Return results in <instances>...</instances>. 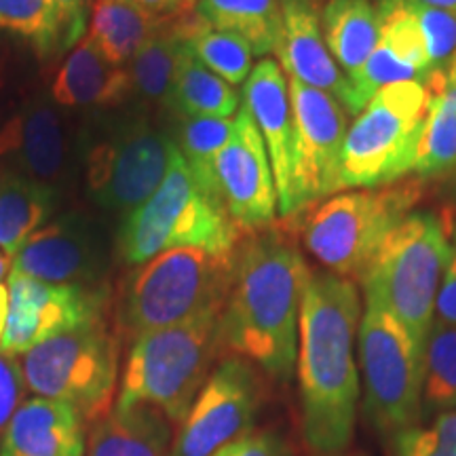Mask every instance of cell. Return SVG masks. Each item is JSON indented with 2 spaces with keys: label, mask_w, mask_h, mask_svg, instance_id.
Returning a JSON list of instances; mask_svg holds the SVG:
<instances>
[{
  "label": "cell",
  "mask_w": 456,
  "mask_h": 456,
  "mask_svg": "<svg viewBox=\"0 0 456 456\" xmlns=\"http://www.w3.org/2000/svg\"><path fill=\"white\" fill-rule=\"evenodd\" d=\"M309 275L294 228L271 224L245 232L220 313V349L256 363L279 383L289 380Z\"/></svg>",
  "instance_id": "6da1fadb"
},
{
  "label": "cell",
  "mask_w": 456,
  "mask_h": 456,
  "mask_svg": "<svg viewBox=\"0 0 456 456\" xmlns=\"http://www.w3.org/2000/svg\"><path fill=\"white\" fill-rule=\"evenodd\" d=\"M362 298L355 281L311 271L298 317V395L302 436L313 454L349 450L355 431L359 370L355 338Z\"/></svg>",
  "instance_id": "7a4b0ae2"
},
{
  "label": "cell",
  "mask_w": 456,
  "mask_h": 456,
  "mask_svg": "<svg viewBox=\"0 0 456 456\" xmlns=\"http://www.w3.org/2000/svg\"><path fill=\"white\" fill-rule=\"evenodd\" d=\"M450 260V212H412L391 228L368 265L362 283L423 346L436 322V302Z\"/></svg>",
  "instance_id": "3957f363"
},
{
  "label": "cell",
  "mask_w": 456,
  "mask_h": 456,
  "mask_svg": "<svg viewBox=\"0 0 456 456\" xmlns=\"http://www.w3.org/2000/svg\"><path fill=\"white\" fill-rule=\"evenodd\" d=\"M243 235L220 199L199 184L182 152L175 151L157 191L123 218L118 254L127 265H144L178 248L232 254Z\"/></svg>",
  "instance_id": "277c9868"
},
{
  "label": "cell",
  "mask_w": 456,
  "mask_h": 456,
  "mask_svg": "<svg viewBox=\"0 0 456 456\" xmlns=\"http://www.w3.org/2000/svg\"><path fill=\"white\" fill-rule=\"evenodd\" d=\"M220 313H203L178 326L142 334L131 342L117 408L151 406L169 423H182L222 351Z\"/></svg>",
  "instance_id": "5b68a950"
},
{
  "label": "cell",
  "mask_w": 456,
  "mask_h": 456,
  "mask_svg": "<svg viewBox=\"0 0 456 456\" xmlns=\"http://www.w3.org/2000/svg\"><path fill=\"white\" fill-rule=\"evenodd\" d=\"M423 192L419 175L389 186L338 192L298 212V237L326 271L357 283L391 228L412 212Z\"/></svg>",
  "instance_id": "8992f818"
},
{
  "label": "cell",
  "mask_w": 456,
  "mask_h": 456,
  "mask_svg": "<svg viewBox=\"0 0 456 456\" xmlns=\"http://www.w3.org/2000/svg\"><path fill=\"white\" fill-rule=\"evenodd\" d=\"M235 252L178 248L144 262L125 283L118 323L131 338L222 311L232 283Z\"/></svg>",
  "instance_id": "52a82bcc"
},
{
  "label": "cell",
  "mask_w": 456,
  "mask_h": 456,
  "mask_svg": "<svg viewBox=\"0 0 456 456\" xmlns=\"http://www.w3.org/2000/svg\"><path fill=\"white\" fill-rule=\"evenodd\" d=\"M429 106L427 78L380 89L346 131L340 188L389 186L414 171Z\"/></svg>",
  "instance_id": "ba28073f"
},
{
  "label": "cell",
  "mask_w": 456,
  "mask_h": 456,
  "mask_svg": "<svg viewBox=\"0 0 456 456\" xmlns=\"http://www.w3.org/2000/svg\"><path fill=\"white\" fill-rule=\"evenodd\" d=\"M21 370L38 397L68 403L85 420H100L110 412L117 391V338L104 317H95L26 353Z\"/></svg>",
  "instance_id": "9c48e42d"
},
{
  "label": "cell",
  "mask_w": 456,
  "mask_h": 456,
  "mask_svg": "<svg viewBox=\"0 0 456 456\" xmlns=\"http://www.w3.org/2000/svg\"><path fill=\"white\" fill-rule=\"evenodd\" d=\"M357 338L370 423L385 436L419 425L423 416V346L376 302H366Z\"/></svg>",
  "instance_id": "30bf717a"
},
{
  "label": "cell",
  "mask_w": 456,
  "mask_h": 456,
  "mask_svg": "<svg viewBox=\"0 0 456 456\" xmlns=\"http://www.w3.org/2000/svg\"><path fill=\"white\" fill-rule=\"evenodd\" d=\"M175 151V142L146 118H123L87 148L85 175L91 195L125 218L157 191Z\"/></svg>",
  "instance_id": "8fae6325"
},
{
  "label": "cell",
  "mask_w": 456,
  "mask_h": 456,
  "mask_svg": "<svg viewBox=\"0 0 456 456\" xmlns=\"http://www.w3.org/2000/svg\"><path fill=\"white\" fill-rule=\"evenodd\" d=\"M289 81L292 102V209L338 195L340 161L346 138V110L326 91Z\"/></svg>",
  "instance_id": "7c38bea8"
},
{
  "label": "cell",
  "mask_w": 456,
  "mask_h": 456,
  "mask_svg": "<svg viewBox=\"0 0 456 456\" xmlns=\"http://www.w3.org/2000/svg\"><path fill=\"white\" fill-rule=\"evenodd\" d=\"M262 402V380L252 362L231 355L205 380L180 431L171 456H216L254 429Z\"/></svg>",
  "instance_id": "4fadbf2b"
},
{
  "label": "cell",
  "mask_w": 456,
  "mask_h": 456,
  "mask_svg": "<svg viewBox=\"0 0 456 456\" xmlns=\"http://www.w3.org/2000/svg\"><path fill=\"white\" fill-rule=\"evenodd\" d=\"M9 313L0 353L26 355L55 336L102 317L100 292L85 285H57L9 273Z\"/></svg>",
  "instance_id": "5bb4252c"
},
{
  "label": "cell",
  "mask_w": 456,
  "mask_h": 456,
  "mask_svg": "<svg viewBox=\"0 0 456 456\" xmlns=\"http://www.w3.org/2000/svg\"><path fill=\"white\" fill-rule=\"evenodd\" d=\"M216 188L231 220L243 232L271 226L279 209L273 169L258 127L245 106L214 163Z\"/></svg>",
  "instance_id": "9a60e30c"
},
{
  "label": "cell",
  "mask_w": 456,
  "mask_h": 456,
  "mask_svg": "<svg viewBox=\"0 0 456 456\" xmlns=\"http://www.w3.org/2000/svg\"><path fill=\"white\" fill-rule=\"evenodd\" d=\"M106 271V245L98 226L78 214L49 222L11 260V273L57 285L95 283Z\"/></svg>",
  "instance_id": "2e32d148"
},
{
  "label": "cell",
  "mask_w": 456,
  "mask_h": 456,
  "mask_svg": "<svg viewBox=\"0 0 456 456\" xmlns=\"http://www.w3.org/2000/svg\"><path fill=\"white\" fill-rule=\"evenodd\" d=\"M0 161L4 171L55 188L64 184L74 163L70 131L49 100H34L0 129Z\"/></svg>",
  "instance_id": "e0dca14e"
},
{
  "label": "cell",
  "mask_w": 456,
  "mask_h": 456,
  "mask_svg": "<svg viewBox=\"0 0 456 456\" xmlns=\"http://www.w3.org/2000/svg\"><path fill=\"white\" fill-rule=\"evenodd\" d=\"M243 106L252 114L265 140L275 178L279 214L292 218V102L289 81L273 57H262L243 85Z\"/></svg>",
  "instance_id": "ac0fdd59"
},
{
  "label": "cell",
  "mask_w": 456,
  "mask_h": 456,
  "mask_svg": "<svg viewBox=\"0 0 456 456\" xmlns=\"http://www.w3.org/2000/svg\"><path fill=\"white\" fill-rule=\"evenodd\" d=\"M281 32L275 47L279 66L289 78L326 91L342 108L349 98V81L330 55L322 28L323 0H279Z\"/></svg>",
  "instance_id": "d6986e66"
},
{
  "label": "cell",
  "mask_w": 456,
  "mask_h": 456,
  "mask_svg": "<svg viewBox=\"0 0 456 456\" xmlns=\"http://www.w3.org/2000/svg\"><path fill=\"white\" fill-rule=\"evenodd\" d=\"M81 416L47 397L21 402L0 442V456H85Z\"/></svg>",
  "instance_id": "ffe728a7"
},
{
  "label": "cell",
  "mask_w": 456,
  "mask_h": 456,
  "mask_svg": "<svg viewBox=\"0 0 456 456\" xmlns=\"http://www.w3.org/2000/svg\"><path fill=\"white\" fill-rule=\"evenodd\" d=\"M127 95H131L127 68L112 64L89 37L72 49L51 85V100L72 108L117 106Z\"/></svg>",
  "instance_id": "44dd1931"
},
{
  "label": "cell",
  "mask_w": 456,
  "mask_h": 456,
  "mask_svg": "<svg viewBox=\"0 0 456 456\" xmlns=\"http://www.w3.org/2000/svg\"><path fill=\"white\" fill-rule=\"evenodd\" d=\"M169 420L151 406L114 408L94 427L87 456H171Z\"/></svg>",
  "instance_id": "7402d4cb"
},
{
  "label": "cell",
  "mask_w": 456,
  "mask_h": 456,
  "mask_svg": "<svg viewBox=\"0 0 456 456\" xmlns=\"http://www.w3.org/2000/svg\"><path fill=\"white\" fill-rule=\"evenodd\" d=\"M192 11L195 7L171 13L165 24L148 38L144 47L131 57L127 64L131 94L146 102L167 104L178 66L188 51L186 26Z\"/></svg>",
  "instance_id": "603a6c76"
},
{
  "label": "cell",
  "mask_w": 456,
  "mask_h": 456,
  "mask_svg": "<svg viewBox=\"0 0 456 456\" xmlns=\"http://www.w3.org/2000/svg\"><path fill=\"white\" fill-rule=\"evenodd\" d=\"M427 83L431 106L414 165L420 180L456 174V55L446 70L431 72Z\"/></svg>",
  "instance_id": "cb8c5ba5"
},
{
  "label": "cell",
  "mask_w": 456,
  "mask_h": 456,
  "mask_svg": "<svg viewBox=\"0 0 456 456\" xmlns=\"http://www.w3.org/2000/svg\"><path fill=\"white\" fill-rule=\"evenodd\" d=\"M167 17L152 13L138 0H91L87 37L112 64L127 66Z\"/></svg>",
  "instance_id": "d4e9b609"
},
{
  "label": "cell",
  "mask_w": 456,
  "mask_h": 456,
  "mask_svg": "<svg viewBox=\"0 0 456 456\" xmlns=\"http://www.w3.org/2000/svg\"><path fill=\"white\" fill-rule=\"evenodd\" d=\"M57 208V191L15 171H0V249L13 256Z\"/></svg>",
  "instance_id": "484cf974"
},
{
  "label": "cell",
  "mask_w": 456,
  "mask_h": 456,
  "mask_svg": "<svg viewBox=\"0 0 456 456\" xmlns=\"http://www.w3.org/2000/svg\"><path fill=\"white\" fill-rule=\"evenodd\" d=\"M322 28L330 55L346 77L366 64L379 43V13L372 0H328Z\"/></svg>",
  "instance_id": "4316f807"
},
{
  "label": "cell",
  "mask_w": 456,
  "mask_h": 456,
  "mask_svg": "<svg viewBox=\"0 0 456 456\" xmlns=\"http://www.w3.org/2000/svg\"><path fill=\"white\" fill-rule=\"evenodd\" d=\"M195 13L216 30L241 37L254 55L275 53L281 32L279 0H197Z\"/></svg>",
  "instance_id": "83f0119b"
},
{
  "label": "cell",
  "mask_w": 456,
  "mask_h": 456,
  "mask_svg": "<svg viewBox=\"0 0 456 456\" xmlns=\"http://www.w3.org/2000/svg\"><path fill=\"white\" fill-rule=\"evenodd\" d=\"M167 106L180 117L232 118L239 112V94L224 78L186 51L182 57Z\"/></svg>",
  "instance_id": "f1b7e54d"
},
{
  "label": "cell",
  "mask_w": 456,
  "mask_h": 456,
  "mask_svg": "<svg viewBox=\"0 0 456 456\" xmlns=\"http://www.w3.org/2000/svg\"><path fill=\"white\" fill-rule=\"evenodd\" d=\"M186 49L228 85L245 83L254 70V51L248 41L232 32L208 26L199 20L195 11L186 26Z\"/></svg>",
  "instance_id": "f546056e"
},
{
  "label": "cell",
  "mask_w": 456,
  "mask_h": 456,
  "mask_svg": "<svg viewBox=\"0 0 456 456\" xmlns=\"http://www.w3.org/2000/svg\"><path fill=\"white\" fill-rule=\"evenodd\" d=\"M456 410V328L433 322L423 351V414Z\"/></svg>",
  "instance_id": "4dcf8cb0"
},
{
  "label": "cell",
  "mask_w": 456,
  "mask_h": 456,
  "mask_svg": "<svg viewBox=\"0 0 456 456\" xmlns=\"http://www.w3.org/2000/svg\"><path fill=\"white\" fill-rule=\"evenodd\" d=\"M235 129V117L232 118H192L180 117L178 140L175 146L191 167L195 180L201 184L209 195L218 197L216 188L214 163L218 152L231 138ZM220 199V197H218Z\"/></svg>",
  "instance_id": "1f68e13d"
},
{
  "label": "cell",
  "mask_w": 456,
  "mask_h": 456,
  "mask_svg": "<svg viewBox=\"0 0 456 456\" xmlns=\"http://www.w3.org/2000/svg\"><path fill=\"white\" fill-rule=\"evenodd\" d=\"M0 30L26 38L41 53L64 49V24L53 0H0Z\"/></svg>",
  "instance_id": "d6a6232c"
},
{
  "label": "cell",
  "mask_w": 456,
  "mask_h": 456,
  "mask_svg": "<svg viewBox=\"0 0 456 456\" xmlns=\"http://www.w3.org/2000/svg\"><path fill=\"white\" fill-rule=\"evenodd\" d=\"M376 13H379V41L399 60L416 68L425 81L431 74L429 57L410 0H380Z\"/></svg>",
  "instance_id": "836d02e7"
},
{
  "label": "cell",
  "mask_w": 456,
  "mask_h": 456,
  "mask_svg": "<svg viewBox=\"0 0 456 456\" xmlns=\"http://www.w3.org/2000/svg\"><path fill=\"white\" fill-rule=\"evenodd\" d=\"M346 81H349V98H346L345 110L357 117L380 89L389 87L393 83L423 81V77L416 68L399 60L379 41L366 64L359 68L355 74L346 77Z\"/></svg>",
  "instance_id": "e575fe53"
},
{
  "label": "cell",
  "mask_w": 456,
  "mask_h": 456,
  "mask_svg": "<svg viewBox=\"0 0 456 456\" xmlns=\"http://www.w3.org/2000/svg\"><path fill=\"white\" fill-rule=\"evenodd\" d=\"M395 456H456V410L393 436Z\"/></svg>",
  "instance_id": "d590c367"
},
{
  "label": "cell",
  "mask_w": 456,
  "mask_h": 456,
  "mask_svg": "<svg viewBox=\"0 0 456 456\" xmlns=\"http://www.w3.org/2000/svg\"><path fill=\"white\" fill-rule=\"evenodd\" d=\"M410 4L425 37L431 72L446 70L456 55V11L429 7L416 0H410Z\"/></svg>",
  "instance_id": "8d00e7d4"
},
{
  "label": "cell",
  "mask_w": 456,
  "mask_h": 456,
  "mask_svg": "<svg viewBox=\"0 0 456 456\" xmlns=\"http://www.w3.org/2000/svg\"><path fill=\"white\" fill-rule=\"evenodd\" d=\"M26 391V379L21 363L15 357L0 353V442H3L4 431L21 406Z\"/></svg>",
  "instance_id": "74e56055"
},
{
  "label": "cell",
  "mask_w": 456,
  "mask_h": 456,
  "mask_svg": "<svg viewBox=\"0 0 456 456\" xmlns=\"http://www.w3.org/2000/svg\"><path fill=\"white\" fill-rule=\"evenodd\" d=\"M436 322L456 328V209L450 212V260L437 292Z\"/></svg>",
  "instance_id": "f35d334b"
},
{
  "label": "cell",
  "mask_w": 456,
  "mask_h": 456,
  "mask_svg": "<svg viewBox=\"0 0 456 456\" xmlns=\"http://www.w3.org/2000/svg\"><path fill=\"white\" fill-rule=\"evenodd\" d=\"M216 456H294L288 442L275 431L249 433L241 440L228 444Z\"/></svg>",
  "instance_id": "ab89813d"
},
{
  "label": "cell",
  "mask_w": 456,
  "mask_h": 456,
  "mask_svg": "<svg viewBox=\"0 0 456 456\" xmlns=\"http://www.w3.org/2000/svg\"><path fill=\"white\" fill-rule=\"evenodd\" d=\"M64 24V49H70L85 38L91 20V0H53Z\"/></svg>",
  "instance_id": "60d3db41"
},
{
  "label": "cell",
  "mask_w": 456,
  "mask_h": 456,
  "mask_svg": "<svg viewBox=\"0 0 456 456\" xmlns=\"http://www.w3.org/2000/svg\"><path fill=\"white\" fill-rule=\"evenodd\" d=\"M140 4H144L146 9H151L152 13L159 15H171L178 13V11H186L178 4V0H138Z\"/></svg>",
  "instance_id": "b9f144b4"
},
{
  "label": "cell",
  "mask_w": 456,
  "mask_h": 456,
  "mask_svg": "<svg viewBox=\"0 0 456 456\" xmlns=\"http://www.w3.org/2000/svg\"><path fill=\"white\" fill-rule=\"evenodd\" d=\"M7 313H9V289L7 285L0 283V340H3L4 326H7Z\"/></svg>",
  "instance_id": "7bdbcfd3"
},
{
  "label": "cell",
  "mask_w": 456,
  "mask_h": 456,
  "mask_svg": "<svg viewBox=\"0 0 456 456\" xmlns=\"http://www.w3.org/2000/svg\"><path fill=\"white\" fill-rule=\"evenodd\" d=\"M416 3L429 4V7H437V9L456 11V0H416Z\"/></svg>",
  "instance_id": "ee69618b"
},
{
  "label": "cell",
  "mask_w": 456,
  "mask_h": 456,
  "mask_svg": "<svg viewBox=\"0 0 456 456\" xmlns=\"http://www.w3.org/2000/svg\"><path fill=\"white\" fill-rule=\"evenodd\" d=\"M11 273V256L0 249V281Z\"/></svg>",
  "instance_id": "f6af8a7d"
},
{
  "label": "cell",
  "mask_w": 456,
  "mask_h": 456,
  "mask_svg": "<svg viewBox=\"0 0 456 456\" xmlns=\"http://www.w3.org/2000/svg\"><path fill=\"white\" fill-rule=\"evenodd\" d=\"M315 456H368L363 450H345V452H334V454H315Z\"/></svg>",
  "instance_id": "bcb514c9"
},
{
  "label": "cell",
  "mask_w": 456,
  "mask_h": 456,
  "mask_svg": "<svg viewBox=\"0 0 456 456\" xmlns=\"http://www.w3.org/2000/svg\"><path fill=\"white\" fill-rule=\"evenodd\" d=\"M178 4L182 9H192L195 7V0H178Z\"/></svg>",
  "instance_id": "7dc6e473"
}]
</instances>
